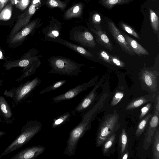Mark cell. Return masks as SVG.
Here are the masks:
<instances>
[{
	"label": "cell",
	"instance_id": "obj_1",
	"mask_svg": "<svg viewBox=\"0 0 159 159\" xmlns=\"http://www.w3.org/2000/svg\"><path fill=\"white\" fill-rule=\"evenodd\" d=\"M39 52L36 48L30 49L18 59L6 61L3 66L5 70L14 67H22L23 69L21 70L23 72L22 75L16 81H21L25 78L34 74L41 64L40 59L42 56L38 55Z\"/></svg>",
	"mask_w": 159,
	"mask_h": 159
},
{
	"label": "cell",
	"instance_id": "obj_2",
	"mask_svg": "<svg viewBox=\"0 0 159 159\" xmlns=\"http://www.w3.org/2000/svg\"><path fill=\"white\" fill-rule=\"evenodd\" d=\"M95 108L83 115L82 120L70 132L67 141V146L64 154L69 157L74 155L75 152L77 144L86 131L89 129L93 120Z\"/></svg>",
	"mask_w": 159,
	"mask_h": 159
},
{
	"label": "cell",
	"instance_id": "obj_3",
	"mask_svg": "<svg viewBox=\"0 0 159 159\" xmlns=\"http://www.w3.org/2000/svg\"><path fill=\"white\" fill-rule=\"evenodd\" d=\"M42 127V123L36 120L27 121L22 127L20 134L0 155V158L26 144L40 131Z\"/></svg>",
	"mask_w": 159,
	"mask_h": 159
},
{
	"label": "cell",
	"instance_id": "obj_4",
	"mask_svg": "<svg viewBox=\"0 0 159 159\" xmlns=\"http://www.w3.org/2000/svg\"><path fill=\"white\" fill-rule=\"evenodd\" d=\"M48 61L52 68L48 73L61 75L77 76L81 72V68L86 66L60 56H52Z\"/></svg>",
	"mask_w": 159,
	"mask_h": 159
},
{
	"label": "cell",
	"instance_id": "obj_5",
	"mask_svg": "<svg viewBox=\"0 0 159 159\" xmlns=\"http://www.w3.org/2000/svg\"><path fill=\"white\" fill-rule=\"evenodd\" d=\"M41 82L40 79L36 77L32 80L21 84L17 87H13L8 91L5 90L4 95L12 99V106L14 107L23 102Z\"/></svg>",
	"mask_w": 159,
	"mask_h": 159
},
{
	"label": "cell",
	"instance_id": "obj_6",
	"mask_svg": "<svg viewBox=\"0 0 159 159\" xmlns=\"http://www.w3.org/2000/svg\"><path fill=\"white\" fill-rule=\"evenodd\" d=\"M117 114L113 113L106 116L100 126L96 139V145L99 147L117 130L119 125Z\"/></svg>",
	"mask_w": 159,
	"mask_h": 159
},
{
	"label": "cell",
	"instance_id": "obj_7",
	"mask_svg": "<svg viewBox=\"0 0 159 159\" xmlns=\"http://www.w3.org/2000/svg\"><path fill=\"white\" fill-rule=\"evenodd\" d=\"M35 6L33 1L29 8L18 16L16 23L7 38V43L8 44L11 39L28 24L31 17L36 11Z\"/></svg>",
	"mask_w": 159,
	"mask_h": 159
},
{
	"label": "cell",
	"instance_id": "obj_8",
	"mask_svg": "<svg viewBox=\"0 0 159 159\" xmlns=\"http://www.w3.org/2000/svg\"><path fill=\"white\" fill-rule=\"evenodd\" d=\"M98 78V76H96L89 81L79 85L53 98L52 100L54 102L57 103L72 98L76 96L80 93L86 90L89 87L95 85Z\"/></svg>",
	"mask_w": 159,
	"mask_h": 159
},
{
	"label": "cell",
	"instance_id": "obj_9",
	"mask_svg": "<svg viewBox=\"0 0 159 159\" xmlns=\"http://www.w3.org/2000/svg\"><path fill=\"white\" fill-rule=\"evenodd\" d=\"M69 39L80 45L89 48H94L96 43L93 36L87 30H75L70 33Z\"/></svg>",
	"mask_w": 159,
	"mask_h": 159
},
{
	"label": "cell",
	"instance_id": "obj_10",
	"mask_svg": "<svg viewBox=\"0 0 159 159\" xmlns=\"http://www.w3.org/2000/svg\"><path fill=\"white\" fill-rule=\"evenodd\" d=\"M37 21H32L18 32L10 41L8 46L9 48H14L21 46L32 34L37 25Z\"/></svg>",
	"mask_w": 159,
	"mask_h": 159
},
{
	"label": "cell",
	"instance_id": "obj_11",
	"mask_svg": "<svg viewBox=\"0 0 159 159\" xmlns=\"http://www.w3.org/2000/svg\"><path fill=\"white\" fill-rule=\"evenodd\" d=\"M105 79L104 76L100 80L90 92L79 103L72 112L74 114L85 111L92 104L96 98V91L101 86Z\"/></svg>",
	"mask_w": 159,
	"mask_h": 159
},
{
	"label": "cell",
	"instance_id": "obj_12",
	"mask_svg": "<svg viewBox=\"0 0 159 159\" xmlns=\"http://www.w3.org/2000/svg\"><path fill=\"white\" fill-rule=\"evenodd\" d=\"M109 31L121 48L126 53L131 56H135L136 54L127 42L121 33L111 21L108 22Z\"/></svg>",
	"mask_w": 159,
	"mask_h": 159
},
{
	"label": "cell",
	"instance_id": "obj_13",
	"mask_svg": "<svg viewBox=\"0 0 159 159\" xmlns=\"http://www.w3.org/2000/svg\"><path fill=\"white\" fill-rule=\"evenodd\" d=\"M45 148L41 145H37L26 148L12 156L11 159H34L43 153Z\"/></svg>",
	"mask_w": 159,
	"mask_h": 159
},
{
	"label": "cell",
	"instance_id": "obj_14",
	"mask_svg": "<svg viewBox=\"0 0 159 159\" xmlns=\"http://www.w3.org/2000/svg\"><path fill=\"white\" fill-rule=\"evenodd\" d=\"M14 120V115L10 105L3 96H0V122L12 124Z\"/></svg>",
	"mask_w": 159,
	"mask_h": 159
},
{
	"label": "cell",
	"instance_id": "obj_15",
	"mask_svg": "<svg viewBox=\"0 0 159 159\" xmlns=\"http://www.w3.org/2000/svg\"><path fill=\"white\" fill-rule=\"evenodd\" d=\"M56 42L70 48L82 56L88 59H93V55L89 51L80 45L73 43L61 38L57 40Z\"/></svg>",
	"mask_w": 159,
	"mask_h": 159
},
{
	"label": "cell",
	"instance_id": "obj_16",
	"mask_svg": "<svg viewBox=\"0 0 159 159\" xmlns=\"http://www.w3.org/2000/svg\"><path fill=\"white\" fill-rule=\"evenodd\" d=\"M141 79L149 89L152 91H156L158 85L157 78L154 71L148 70H144L142 72Z\"/></svg>",
	"mask_w": 159,
	"mask_h": 159
},
{
	"label": "cell",
	"instance_id": "obj_17",
	"mask_svg": "<svg viewBox=\"0 0 159 159\" xmlns=\"http://www.w3.org/2000/svg\"><path fill=\"white\" fill-rule=\"evenodd\" d=\"M121 33L135 54L139 56L149 55L147 50L139 43L136 40L124 33L123 32Z\"/></svg>",
	"mask_w": 159,
	"mask_h": 159
},
{
	"label": "cell",
	"instance_id": "obj_18",
	"mask_svg": "<svg viewBox=\"0 0 159 159\" xmlns=\"http://www.w3.org/2000/svg\"><path fill=\"white\" fill-rule=\"evenodd\" d=\"M91 30L96 35V40L98 43L109 50L113 49L112 44L105 31L93 28H91Z\"/></svg>",
	"mask_w": 159,
	"mask_h": 159
},
{
	"label": "cell",
	"instance_id": "obj_19",
	"mask_svg": "<svg viewBox=\"0 0 159 159\" xmlns=\"http://www.w3.org/2000/svg\"><path fill=\"white\" fill-rule=\"evenodd\" d=\"M159 114L155 111L150 120L148 133L146 134V141L148 143L151 142L159 123Z\"/></svg>",
	"mask_w": 159,
	"mask_h": 159
},
{
	"label": "cell",
	"instance_id": "obj_20",
	"mask_svg": "<svg viewBox=\"0 0 159 159\" xmlns=\"http://www.w3.org/2000/svg\"><path fill=\"white\" fill-rule=\"evenodd\" d=\"M82 8V4H77L68 9L66 12L64 16L67 19L79 17L81 15Z\"/></svg>",
	"mask_w": 159,
	"mask_h": 159
},
{
	"label": "cell",
	"instance_id": "obj_21",
	"mask_svg": "<svg viewBox=\"0 0 159 159\" xmlns=\"http://www.w3.org/2000/svg\"><path fill=\"white\" fill-rule=\"evenodd\" d=\"M71 115L70 112H67L57 117L53 120L52 127L55 128L61 126L69 121Z\"/></svg>",
	"mask_w": 159,
	"mask_h": 159
},
{
	"label": "cell",
	"instance_id": "obj_22",
	"mask_svg": "<svg viewBox=\"0 0 159 159\" xmlns=\"http://www.w3.org/2000/svg\"><path fill=\"white\" fill-rule=\"evenodd\" d=\"M133 0H100V3L105 7L108 9L112 8L115 6L127 4Z\"/></svg>",
	"mask_w": 159,
	"mask_h": 159
},
{
	"label": "cell",
	"instance_id": "obj_23",
	"mask_svg": "<svg viewBox=\"0 0 159 159\" xmlns=\"http://www.w3.org/2000/svg\"><path fill=\"white\" fill-rule=\"evenodd\" d=\"M127 136L125 129H123L120 133L119 141L120 154L121 157L125 152L127 149Z\"/></svg>",
	"mask_w": 159,
	"mask_h": 159
},
{
	"label": "cell",
	"instance_id": "obj_24",
	"mask_svg": "<svg viewBox=\"0 0 159 159\" xmlns=\"http://www.w3.org/2000/svg\"><path fill=\"white\" fill-rule=\"evenodd\" d=\"M148 100L143 97L139 98L133 100L126 107V110H130L137 108L145 104Z\"/></svg>",
	"mask_w": 159,
	"mask_h": 159
},
{
	"label": "cell",
	"instance_id": "obj_25",
	"mask_svg": "<svg viewBox=\"0 0 159 159\" xmlns=\"http://www.w3.org/2000/svg\"><path fill=\"white\" fill-rule=\"evenodd\" d=\"M153 159H159V131L156 132L152 145Z\"/></svg>",
	"mask_w": 159,
	"mask_h": 159
},
{
	"label": "cell",
	"instance_id": "obj_26",
	"mask_svg": "<svg viewBox=\"0 0 159 159\" xmlns=\"http://www.w3.org/2000/svg\"><path fill=\"white\" fill-rule=\"evenodd\" d=\"M149 10L151 26L153 30L157 33L159 30V18L154 11L151 9H149Z\"/></svg>",
	"mask_w": 159,
	"mask_h": 159
},
{
	"label": "cell",
	"instance_id": "obj_27",
	"mask_svg": "<svg viewBox=\"0 0 159 159\" xmlns=\"http://www.w3.org/2000/svg\"><path fill=\"white\" fill-rule=\"evenodd\" d=\"M151 116V114L148 115L142 119L139 123L135 133V134L137 137L140 136L143 133L149 120Z\"/></svg>",
	"mask_w": 159,
	"mask_h": 159
},
{
	"label": "cell",
	"instance_id": "obj_28",
	"mask_svg": "<svg viewBox=\"0 0 159 159\" xmlns=\"http://www.w3.org/2000/svg\"><path fill=\"white\" fill-rule=\"evenodd\" d=\"M67 81V80H61L55 82L46 88L41 91L39 94H42L45 93L56 90L62 86Z\"/></svg>",
	"mask_w": 159,
	"mask_h": 159
},
{
	"label": "cell",
	"instance_id": "obj_29",
	"mask_svg": "<svg viewBox=\"0 0 159 159\" xmlns=\"http://www.w3.org/2000/svg\"><path fill=\"white\" fill-rule=\"evenodd\" d=\"M116 139V134L114 133L103 143L102 152L105 154L109 150L114 144Z\"/></svg>",
	"mask_w": 159,
	"mask_h": 159
},
{
	"label": "cell",
	"instance_id": "obj_30",
	"mask_svg": "<svg viewBox=\"0 0 159 159\" xmlns=\"http://www.w3.org/2000/svg\"><path fill=\"white\" fill-rule=\"evenodd\" d=\"M12 9V5L10 3L8 4L1 11L0 13V20H6L9 19L11 15Z\"/></svg>",
	"mask_w": 159,
	"mask_h": 159
},
{
	"label": "cell",
	"instance_id": "obj_31",
	"mask_svg": "<svg viewBox=\"0 0 159 159\" xmlns=\"http://www.w3.org/2000/svg\"><path fill=\"white\" fill-rule=\"evenodd\" d=\"M46 2L50 7H57L63 10L66 6V3L60 0H47Z\"/></svg>",
	"mask_w": 159,
	"mask_h": 159
},
{
	"label": "cell",
	"instance_id": "obj_32",
	"mask_svg": "<svg viewBox=\"0 0 159 159\" xmlns=\"http://www.w3.org/2000/svg\"><path fill=\"white\" fill-rule=\"evenodd\" d=\"M120 25L122 29L126 32L138 39H140L138 34L130 26L123 22H120Z\"/></svg>",
	"mask_w": 159,
	"mask_h": 159
},
{
	"label": "cell",
	"instance_id": "obj_33",
	"mask_svg": "<svg viewBox=\"0 0 159 159\" xmlns=\"http://www.w3.org/2000/svg\"><path fill=\"white\" fill-rule=\"evenodd\" d=\"M98 55L100 59L111 65H114L111 60L109 54L105 51L101 50L98 53Z\"/></svg>",
	"mask_w": 159,
	"mask_h": 159
},
{
	"label": "cell",
	"instance_id": "obj_34",
	"mask_svg": "<svg viewBox=\"0 0 159 159\" xmlns=\"http://www.w3.org/2000/svg\"><path fill=\"white\" fill-rule=\"evenodd\" d=\"M124 95L123 92L117 91L114 94L111 102V106H113L117 105L122 99Z\"/></svg>",
	"mask_w": 159,
	"mask_h": 159
},
{
	"label": "cell",
	"instance_id": "obj_35",
	"mask_svg": "<svg viewBox=\"0 0 159 159\" xmlns=\"http://www.w3.org/2000/svg\"><path fill=\"white\" fill-rule=\"evenodd\" d=\"M30 0H19L16 5V7L22 11L25 9L29 5Z\"/></svg>",
	"mask_w": 159,
	"mask_h": 159
},
{
	"label": "cell",
	"instance_id": "obj_36",
	"mask_svg": "<svg viewBox=\"0 0 159 159\" xmlns=\"http://www.w3.org/2000/svg\"><path fill=\"white\" fill-rule=\"evenodd\" d=\"M111 60L114 65L120 67H124L125 64L117 57L109 54Z\"/></svg>",
	"mask_w": 159,
	"mask_h": 159
},
{
	"label": "cell",
	"instance_id": "obj_37",
	"mask_svg": "<svg viewBox=\"0 0 159 159\" xmlns=\"http://www.w3.org/2000/svg\"><path fill=\"white\" fill-rule=\"evenodd\" d=\"M151 106V104L149 103L144 107H143L141 110V112L139 116L140 119L143 118L144 116L148 112Z\"/></svg>",
	"mask_w": 159,
	"mask_h": 159
},
{
	"label": "cell",
	"instance_id": "obj_38",
	"mask_svg": "<svg viewBox=\"0 0 159 159\" xmlns=\"http://www.w3.org/2000/svg\"><path fill=\"white\" fill-rule=\"evenodd\" d=\"M93 20L94 23L99 24L101 20L100 16L98 13H95L93 16Z\"/></svg>",
	"mask_w": 159,
	"mask_h": 159
},
{
	"label": "cell",
	"instance_id": "obj_39",
	"mask_svg": "<svg viewBox=\"0 0 159 159\" xmlns=\"http://www.w3.org/2000/svg\"><path fill=\"white\" fill-rule=\"evenodd\" d=\"M155 111L159 114V95L157 96L156 99V103L155 106Z\"/></svg>",
	"mask_w": 159,
	"mask_h": 159
},
{
	"label": "cell",
	"instance_id": "obj_40",
	"mask_svg": "<svg viewBox=\"0 0 159 159\" xmlns=\"http://www.w3.org/2000/svg\"><path fill=\"white\" fill-rule=\"evenodd\" d=\"M9 0H0V13Z\"/></svg>",
	"mask_w": 159,
	"mask_h": 159
},
{
	"label": "cell",
	"instance_id": "obj_41",
	"mask_svg": "<svg viewBox=\"0 0 159 159\" xmlns=\"http://www.w3.org/2000/svg\"><path fill=\"white\" fill-rule=\"evenodd\" d=\"M0 60H4L5 61L7 60V59L6 58L4 55L3 51L0 46Z\"/></svg>",
	"mask_w": 159,
	"mask_h": 159
},
{
	"label": "cell",
	"instance_id": "obj_42",
	"mask_svg": "<svg viewBox=\"0 0 159 159\" xmlns=\"http://www.w3.org/2000/svg\"><path fill=\"white\" fill-rule=\"evenodd\" d=\"M129 155L128 152H126L124 153L121 157V158L122 159H127Z\"/></svg>",
	"mask_w": 159,
	"mask_h": 159
},
{
	"label": "cell",
	"instance_id": "obj_43",
	"mask_svg": "<svg viewBox=\"0 0 159 159\" xmlns=\"http://www.w3.org/2000/svg\"><path fill=\"white\" fill-rule=\"evenodd\" d=\"M6 133L5 131H0V138L2 136L6 134Z\"/></svg>",
	"mask_w": 159,
	"mask_h": 159
},
{
	"label": "cell",
	"instance_id": "obj_44",
	"mask_svg": "<svg viewBox=\"0 0 159 159\" xmlns=\"http://www.w3.org/2000/svg\"><path fill=\"white\" fill-rule=\"evenodd\" d=\"M3 80L1 79H0V88L2 86V84H3Z\"/></svg>",
	"mask_w": 159,
	"mask_h": 159
},
{
	"label": "cell",
	"instance_id": "obj_45",
	"mask_svg": "<svg viewBox=\"0 0 159 159\" xmlns=\"http://www.w3.org/2000/svg\"><path fill=\"white\" fill-rule=\"evenodd\" d=\"M11 2L12 4L14 5L15 3V0H11Z\"/></svg>",
	"mask_w": 159,
	"mask_h": 159
}]
</instances>
